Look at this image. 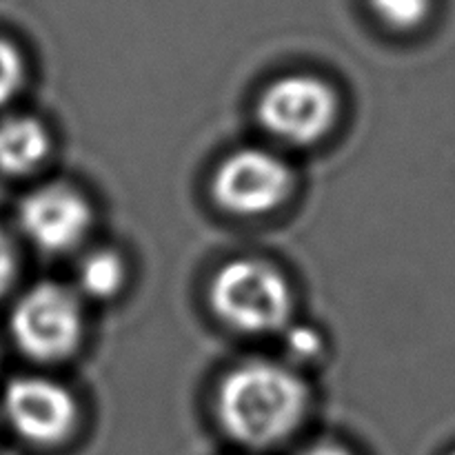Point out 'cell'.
Returning a JSON list of instances; mask_svg holds the SVG:
<instances>
[{
    "label": "cell",
    "instance_id": "cell-1",
    "mask_svg": "<svg viewBox=\"0 0 455 455\" xmlns=\"http://www.w3.org/2000/svg\"><path fill=\"white\" fill-rule=\"evenodd\" d=\"M311 391L291 367L271 360H249L231 369L216 391L222 431L247 449L287 443L305 422Z\"/></svg>",
    "mask_w": 455,
    "mask_h": 455
},
{
    "label": "cell",
    "instance_id": "cell-2",
    "mask_svg": "<svg viewBox=\"0 0 455 455\" xmlns=\"http://www.w3.org/2000/svg\"><path fill=\"white\" fill-rule=\"evenodd\" d=\"M209 305L229 329L260 336L287 329L293 314V291L283 271L269 262L235 258L212 278Z\"/></svg>",
    "mask_w": 455,
    "mask_h": 455
},
{
    "label": "cell",
    "instance_id": "cell-3",
    "mask_svg": "<svg viewBox=\"0 0 455 455\" xmlns=\"http://www.w3.org/2000/svg\"><path fill=\"white\" fill-rule=\"evenodd\" d=\"M258 123L275 140L311 147L327 138L340 118V98L327 80L289 74L267 84L256 105Z\"/></svg>",
    "mask_w": 455,
    "mask_h": 455
},
{
    "label": "cell",
    "instance_id": "cell-4",
    "mask_svg": "<svg viewBox=\"0 0 455 455\" xmlns=\"http://www.w3.org/2000/svg\"><path fill=\"white\" fill-rule=\"evenodd\" d=\"M9 329L18 349L38 363H60L76 354L84 336L78 291L58 283H40L16 302Z\"/></svg>",
    "mask_w": 455,
    "mask_h": 455
},
{
    "label": "cell",
    "instance_id": "cell-5",
    "mask_svg": "<svg viewBox=\"0 0 455 455\" xmlns=\"http://www.w3.org/2000/svg\"><path fill=\"white\" fill-rule=\"evenodd\" d=\"M296 176L287 160L262 147H243L220 160L212 178V198L235 218H262L283 207Z\"/></svg>",
    "mask_w": 455,
    "mask_h": 455
},
{
    "label": "cell",
    "instance_id": "cell-6",
    "mask_svg": "<svg viewBox=\"0 0 455 455\" xmlns=\"http://www.w3.org/2000/svg\"><path fill=\"white\" fill-rule=\"evenodd\" d=\"M3 409L12 429L36 447H58L78 427V403L60 382L25 376L7 385Z\"/></svg>",
    "mask_w": 455,
    "mask_h": 455
},
{
    "label": "cell",
    "instance_id": "cell-7",
    "mask_svg": "<svg viewBox=\"0 0 455 455\" xmlns=\"http://www.w3.org/2000/svg\"><path fill=\"white\" fill-rule=\"evenodd\" d=\"M20 229L47 253L74 251L92 231L93 212L89 200L65 182L43 185L27 194L18 209Z\"/></svg>",
    "mask_w": 455,
    "mask_h": 455
},
{
    "label": "cell",
    "instance_id": "cell-8",
    "mask_svg": "<svg viewBox=\"0 0 455 455\" xmlns=\"http://www.w3.org/2000/svg\"><path fill=\"white\" fill-rule=\"evenodd\" d=\"M52 149V136L31 116H9L0 120V172L25 176L44 163Z\"/></svg>",
    "mask_w": 455,
    "mask_h": 455
},
{
    "label": "cell",
    "instance_id": "cell-9",
    "mask_svg": "<svg viewBox=\"0 0 455 455\" xmlns=\"http://www.w3.org/2000/svg\"><path fill=\"white\" fill-rule=\"evenodd\" d=\"M127 283V265L114 249H96L80 260L76 284L80 296L89 300H111Z\"/></svg>",
    "mask_w": 455,
    "mask_h": 455
},
{
    "label": "cell",
    "instance_id": "cell-10",
    "mask_svg": "<svg viewBox=\"0 0 455 455\" xmlns=\"http://www.w3.org/2000/svg\"><path fill=\"white\" fill-rule=\"evenodd\" d=\"M373 16L387 27L398 31L416 29L427 20L431 12V0H369Z\"/></svg>",
    "mask_w": 455,
    "mask_h": 455
},
{
    "label": "cell",
    "instance_id": "cell-11",
    "mask_svg": "<svg viewBox=\"0 0 455 455\" xmlns=\"http://www.w3.org/2000/svg\"><path fill=\"white\" fill-rule=\"evenodd\" d=\"M25 60L9 40L0 38V107L7 105L22 87Z\"/></svg>",
    "mask_w": 455,
    "mask_h": 455
},
{
    "label": "cell",
    "instance_id": "cell-12",
    "mask_svg": "<svg viewBox=\"0 0 455 455\" xmlns=\"http://www.w3.org/2000/svg\"><path fill=\"white\" fill-rule=\"evenodd\" d=\"M289 349L296 358L300 360H311L323 351V338L315 329L311 327H302V329H293L289 333Z\"/></svg>",
    "mask_w": 455,
    "mask_h": 455
},
{
    "label": "cell",
    "instance_id": "cell-13",
    "mask_svg": "<svg viewBox=\"0 0 455 455\" xmlns=\"http://www.w3.org/2000/svg\"><path fill=\"white\" fill-rule=\"evenodd\" d=\"M18 269V256L13 240L9 238L7 231L0 227V298L9 291L13 278H16Z\"/></svg>",
    "mask_w": 455,
    "mask_h": 455
},
{
    "label": "cell",
    "instance_id": "cell-14",
    "mask_svg": "<svg viewBox=\"0 0 455 455\" xmlns=\"http://www.w3.org/2000/svg\"><path fill=\"white\" fill-rule=\"evenodd\" d=\"M300 455H354L349 449L340 447V444H331V443H323V444H314V447L305 449Z\"/></svg>",
    "mask_w": 455,
    "mask_h": 455
},
{
    "label": "cell",
    "instance_id": "cell-15",
    "mask_svg": "<svg viewBox=\"0 0 455 455\" xmlns=\"http://www.w3.org/2000/svg\"><path fill=\"white\" fill-rule=\"evenodd\" d=\"M449 455H455V451H453V453H449Z\"/></svg>",
    "mask_w": 455,
    "mask_h": 455
}]
</instances>
